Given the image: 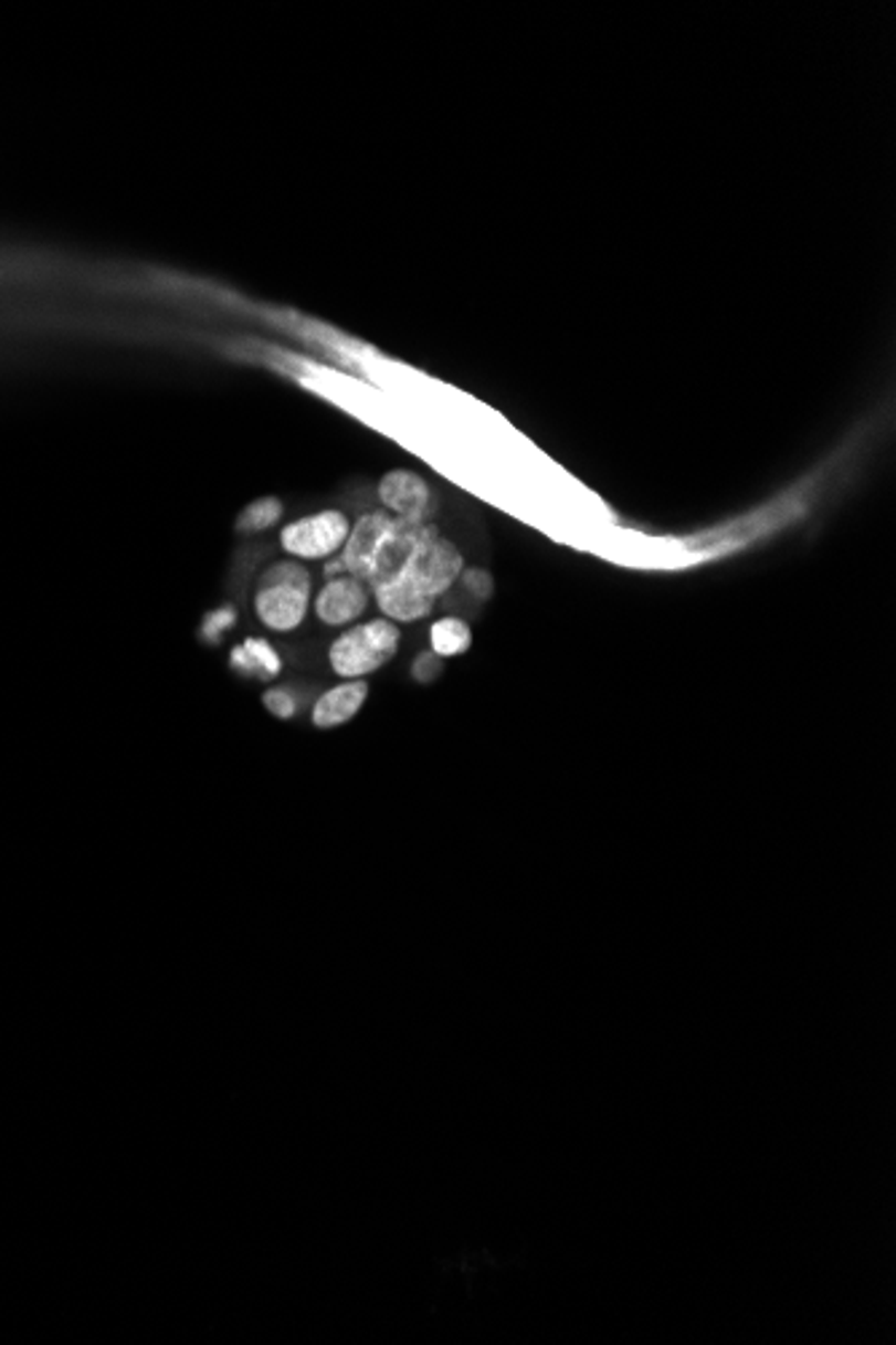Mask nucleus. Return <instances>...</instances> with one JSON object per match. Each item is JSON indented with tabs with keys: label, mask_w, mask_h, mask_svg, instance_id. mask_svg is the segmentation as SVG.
Wrapping results in <instances>:
<instances>
[{
	"label": "nucleus",
	"mask_w": 896,
	"mask_h": 1345,
	"mask_svg": "<svg viewBox=\"0 0 896 1345\" xmlns=\"http://www.w3.org/2000/svg\"><path fill=\"white\" fill-rule=\"evenodd\" d=\"M460 584H465V588L470 591V597H475V599H478V602H486V599L494 593V578L486 572L484 567H465V569H462Z\"/></svg>",
	"instance_id": "12"
},
{
	"label": "nucleus",
	"mask_w": 896,
	"mask_h": 1345,
	"mask_svg": "<svg viewBox=\"0 0 896 1345\" xmlns=\"http://www.w3.org/2000/svg\"><path fill=\"white\" fill-rule=\"evenodd\" d=\"M366 702L368 680H341L338 685L328 687L323 696H317L315 706H312V723L323 731L347 725L366 706Z\"/></svg>",
	"instance_id": "7"
},
{
	"label": "nucleus",
	"mask_w": 896,
	"mask_h": 1345,
	"mask_svg": "<svg viewBox=\"0 0 896 1345\" xmlns=\"http://www.w3.org/2000/svg\"><path fill=\"white\" fill-rule=\"evenodd\" d=\"M338 561L371 588L381 618L398 626L430 618L467 567L435 524L403 522L381 508L352 522Z\"/></svg>",
	"instance_id": "1"
},
{
	"label": "nucleus",
	"mask_w": 896,
	"mask_h": 1345,
	"mask_svg": "<svg viewBox=\"0 0 896 1345\" xmlns=\"http://www.w3.org/2000/svg\"><path fill=\"white\" fill-rule=\"evenodd\" d=\"M312 597H315V578H312L309 567L287 556L261 572L253 612L268 631L291 634L309 618Z\"/></svg>",
	"instance_id": "2"
},
{
	"label": "nucleus",
	"mask_w": 896,
	"mask_h": 1345,
	"mask_svg": "<svg viewBox=\"0 0 896 1345\" xmlns=\"http://www.w3.org/2000/svg\"><path fill=\"white\" fill-rule=\"evenodd\" d=\"M470 648H473V629H470V623L462 621V618L446 616L438 618V621L430 626V650L435 655H441L443 661L465 655Z\"/></svg>",
	"instance_id": "9"
},
{
	"label": "nucleus",
	"mask_w": 896,
	"mask_h": 1345,
	"mask_svg": "<svg viewBox=\"0 0 896 1345\" xmlns=\"http://www.w3.org/2000/svg\"><path fill=\"white\" fill-rule=\"evenodd\" d=\"M231 666L247 677H277L282 672V659L272 642L261 640V637H247L240 648L231 650Z\"/></svg>",
	"instance_id": "8"
},
{
	"label": "nucleus",
	"mask_w": 896,
	"mask_h": 1345,
	"mask_svg": "<svg viewBox=\"0 0 896 1345\" xmlns=\"http://www.w3.org/2000/svg\"><path fill=\"white\" fill-rule=\"evenodd\" d=\"M403 631L387 618L357 621L341 631L328 648V663L338 680H368L384 669L400 650Z\"/></svg>",
	"instance_id": "3"
},
{
	"label": "nucleus",
	"mask_w": 896,
	"mask_h": 1345,
	"mask_svg": "<svg viewBox=\"0 0 896 1345\" xmlns=\"http://www.w3.org/2000/svg\"><path fill=\"white\" fill-rule=\"evenodd\" d=\"M441 672H443V659H441V655L432 653V650H424V653H419L417 659H413V663H411L413 680H417V683H422V685L435 683V680L441 677Z\"/></svg>",
	"instance_id": "13"
},
{
	"label": "nucleus",
	"mask_w": 896,
	"mask_h": 1345,
	"mask_svg": "<svg viewBox=\"0 0 896 1345\" xmlns=\"http://www.w3.org/2000/svg\"><path fill=\"white\" fill-rule=\"evenodd\" d=\"M349 529H352V518L347 513L325 508L285 524L280 532V546L291 559L330 561L341 554Z\"/></svg>",
	"instance_id": "4"
},
{
	"label": "nucleus",
	"mask_w": 896,
	"mask_h": 1345,
	"mask_svg": "<svg viewBox=\"0 0 896 1345\" xmlns=\"http://www.w3.org/2000/svg\"><path fill=\"white\" fill-rule=\"evenodd\" d=\"M282 513H285L282 500L259 497V500H253V503H250L247 508L240 513V516H236V529H240L242 535H259V532H266V529H272L274 524H280Z\"/></svg>",
	"instance_id": "10"
},
{
	"label": "nucleus",
	"mask_w": 896,
	"mask_h": 1345,
	"mask_svg": "<svg viewBox=\"0 0 896 1345\" xmlns=\"http://www.w3.org/2000/svg\"><path fill=\"white\" fill-rule=\"evenodd\" d=\"M236 612L234 607H218V610H212L210 616L204 618L202 623V634L207 640H221L225 631H231V626L236 623Z\"/></svg>",
	"instance_id": "14"
},
{
	"label": "nucleus",
	"mask_w": 896,
	"mask_h": 1345,
	"mask_svg": "<svg viewBox=\"0 0 896 1345\" xmlns=\"http://www.w3.org/2000/svg\"><path fill=\"white\" fill-rule=\"evenodd\" d=\"M371 605V588L347 569L336 575H325V584L312 597V612L328 629H347V626L362 621Z\"/></svg>",
	"instance_id": "5"
},
{
	"label": "nucleus",
	"mask_w": 896,
	"mask_h": 1345,
	"mask_svg": "<svg viewBox=\"0 0 896 1345\" xmlns=\"http://www.w3.org/2000/svg\"><path fill=\"white\" fill-rule=\"evenodd\" d=\"M263 706H266L274 717H280V721H291L298 712V698L293 696L287 687H268V691L263 693Z\"/></svg>",
	"instance_id": "11"
},
{
	"label": "nucleus",
	"mask_w": 896,
	"mask_h": 1345,
	"mask_svg": "<svg viewBox=\"0 0 896 1345\" xmlns=\"http://www.w3.org/2000/svg\"><path fill=\"white\" fill-rule=\"evenodd\" d=\"M376 494H379L381 511H387L394 518H403V522L432 524V516L438 511L430 481L424 475L409 471V467H394V471L381 475Z\"/></svg>",
	"instance_id": "6"
}]
</instances>
